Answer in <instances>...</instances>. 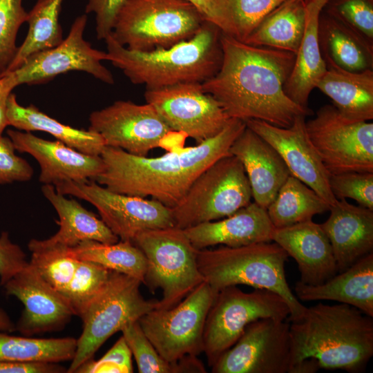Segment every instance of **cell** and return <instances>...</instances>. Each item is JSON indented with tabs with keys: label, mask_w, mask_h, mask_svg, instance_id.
Wrapping results in <instances>:
<instances>
[{
	"label": "cell",
	"mask_w": 373,
	"mask_h": 373,
	"mask_svg": "<svg viewBox=\"0 0 373 373\" xmlns=\"http://www.w3.org/2000/svg\"><path fill=\"white\" fill-rule=\"evenodd\" d=\"M294 291L303 301H336L373 317V252L322 284L309 285L299 280Z\"/></svg>",
	"instance_id": "484cf974"
},
{
	"label": "cell",
	"mask_w": 373,
	"mask_h": 373,
	"mask_svg": "<svg viewBox=\"0 0 373 373\" xmlns=\"http://www.w3.org/2000/svg\"><path fill=\"white\" fill-rule=\"evenodd\" d=\"M329 184L335 198H350L373 210V173L347 172L330 175Z\"/></svg>",
	"instance_id": "b9f144b4"
},
{
	"label": "cell",
	"mask_w": 373,
	"mask_h": 373,
	"mask_svg": "<svg viewBox=\"0 0 373 373\" xmlns=\"http://www.w3.org/2000/svg\"><path fill=\"white\" fill-rule=\"evenodd\" d=\"M221 30L204 21L191 38L171 47L132 50L110 34L105 39L107 61L134 84L155 89L181 83H203L219 70L222 61Z\"/></svg>",
	"instance_id": "277c9868"
},
{
	"label": "cell",
	"mask_w": 373,
	"mask_h": 373,
	"mask_svg": "<svg viewBox=\"0 0 373 373\" xmlns=\"http://www.w3.org/2000/svg\"><path fill=\"white\" fill-rule=\"evenodd\" d=\"M220 42L221 66L202 86L230 118L288 128L296 117L311 115L309 108L294 103L284 90L294 53L249 45L222 32Z\"/></svg>",
	"instance_id": "6da1fadb"
},
{
	"label": "cell",
	"mask_w": 373,
	"mask_h": 373,
	"mask_svg": "<svg viewBox=\"0 0 373 373\" xmlns=\"http://www.w3.org/2000/svg\"><path fill=\"white\" fill-rule=\"evenodd\" d=\"M204 21L186 0H124L111 34L128 49L151 51L191 38Z\"/></svg>",
	"instance_id": "8992f818"
},
{
	"label": "cell",
	"mask_w": 373,
	"mask_h": 373,
	"mask_svg": "<svg viewBox=\"0 0 373 373\" xmlns=\"http://www.w3.org/2000/svg\"><path fill=\"white\" fill-rule=\"evenodd\" d=\"M306 3L307 2H309V1H325V2H327L329 0H304Z\"/></svg>",
	"instance_id": "db71d44e"
},
{
	"label": "cell",
	"mask_w": 373,
	"mask_h": 373,
	"mask_svg": "<svg viewBox=\"0 0 373 373\" xmlns=\"http://www.w3.org/2000/svg\"><path fill=\"white\" fill-rule=\"evenodd\" d=\"M73 337L35 338L0 331V361L59 363L72 361L77 349Z\"/></svg>",
	"instance_id": "e575fe53"
},
{
	"label": "cell",
	"mask_w": 373,
	"mask_h": 373,
	"mask_svg": "<svg viewBox=\"0 0 373 373\" xmlns=\"http://www.w3.org/2000/svg\"><path fill=\"white\" fill-rule=\"evenodd\" d=\"M66 370L57 363L0 361V373H60Z\"/></svg>",
	"instance_id": "7dc6e473"
},
{
	"label": "cell",
	"mask_w": 373,
	"mask_h": 373,
	"mask_svg": "<svg viewBox=\"0 0 373 373\" xmlns=\"http://www.w3.org/2000/svg\"><path fill=\"white\" fill-rule=\"evenodd\" d=\"M140 373H176L175 363H169L148 339L138 321L126 324L121 330Z\"/></svg>",
	"instance_id": "ab89813d"
},
{
	"label": "cell",
	"mask_w": 373,
	"mask_h": 373,
	"mask_svg": "<svg viewBox=\"0 0 373 373\" xmlns=\"http://www.w3.org/2000/svg\"><path fill=\"white\" fill-rule=\"evenodd\" d=\"M216 291L203 281L170 309L155 308L138 322L159 354L173 363L203 352V330Z\"/></svg>",
	"instance_id": "8fae6325"
},
{
	"label": "cell",
	"mask_w": 373,
	"mask_h": 373,
	"mask_svg": "<svg viewBox=\"0 0 373 373\" xmlns=\"http://www.w3.org/2000/svg\"><path fill=\"white\" fill-rule=\"evenodd\" d=\"M321 224L331 243L338 272L373 252V210L339 199Z\"/></svg>",
	"instance_id": "603a6c76"
},
{
	"label": "cell",
	"mask_w": 373,
	"mask_h": 373,
	"mask_svg": "<svg viewBox=\"0 0 373 373\" xmlns=\"http://www.w3.org/2000/svg\"><path fill=\"white\" fill-rule=\"evenodd\" d=\"M141 284L138 279L111 271L108 280L80 318L83 330L67 372L74 373L82 363L93 358L113 334L156 308L157 300H147L142 295Z\"/></svg>",
	"instance_id": "ba28073f"
},
{
	"label": "cell",
	"mask_w": 373,
	"mask_h": 373,
	"mask_svg": "<svg viewBox=\"0 0 373 373\" xmlns=\"http://www.w3.org/2000/svg\"><path fill=\"white\" fill-rule=\"evenodd\" d=\"M132 354L123 336L98 361L90 358L82 363L75 373L133 372Z\"/></svg>",
	"instance_id": "7bdbcfd3"
},
{
	"label": "cell",
	"mask_w": 373,
	"mask_h": 373,
	"mask_svg": "<svg viewBox=\"0 0 373 373\" xmlns=\"http://www.w3.org/2000/svg\"><path fill=\"white\" fill-rule=\"evenodd\" d=\"M272 241L296 260L300 281L305 284L318 285L338 273L329 238L321 224L312 220L275 228Z\"/></svg>",
	"instance_id": "44dd1931"
},
{
	"label": "cell",
	"mask_w": 373,
	"mask_h": 373,
	"mask_svg": "<svg viewBox=\"0 0 373 373\" xmlns=\"http://www.w3.org/2000/svg\"><path fill=\"white\" fill-rule=\"evenodd\" d=\"M289 256L274 241L248 245L198 251L197 265L204 278L216 291L232 285H246L274 291L287 302V321L298 320L305 312L288 285L285 266Z\"/></svg>",
	"instance_id": "5b68a950"
},
{
	"label": "cell",
	"mask_w": 373,
	"mask_h": 373,
	"mask_svg": "<svg viewBox=\"0 0 373 373\" xmlns=\"http://www.w3.org/2000/svg\"><path fill=\"white\" fill-rule=\"evenodd\" d=\"M28 247L32 253L29 262L64 296L75 274L78 259L68 255L66 247H39L29 244Z\"/></svg>",
	"instance_id": "8d00e7d4"
},
{
	"label": "cell",
	"mask_w": 373,
	"mask_h": 373,
	"mask_svg": "<svg viewBox=\"0 0 373 373\" xmlns=\"http://www.w3.org/2000/svg\"><path fill=\"white\" fill-rule=\"evenodd\" d=\"M144 98L173 131L198 144L218 134L231 119L219 102L204 91L202 83L146 89Z\"/></svg>",
	"instance_id": "2e32d148"
},
{
	"label": "cell",
	"mask_w": 373,
	"mask_h": 373,
	"mask_svg": "<svg viewBox=\"0 0 373 373\" xmlns=\"http://www.w3.org/2000/svg\"><path fill=\"white\" fill-rule=\"evenodd\" d=\"M320 368L321 367L316 359L308 358L294 365L289 373H314Z\"/></svg>",
	"instance_id": "816d5d0a"
},
{
	"label": "cell",
	"mask_w": 373,
	"mask_h": 373,
	"mask_svg": "<svg viewBox=\"0 0 373 373\" xmlns=\"http://www.w3.org/2000/svg\"><path fill=\"white\" fill-rule=\"evenodd\" d=\"M307 135L329 175L373 173V123L352 121L334 105L321 107L305 122Z\"/></svg>",
	"instance_id": "7c38bea8"
},
{
	"label": "cell",
	"mask_w": 373,
	"mask_h": 373,
	"mask_svg": "<svg viewBox=\"0 0 373 373\" xmlns=\"http://www.w3.org/2000/svg\"><path fill=\"white\" fill-rule=\"evenodd\" d=\"M64 195L87 201L119 240L133 242L141 232L173 227L172 209L154 200L112 191L95 181H68L54 186Z\"/></svg>",
	"instance_id": "5bb4252c"
},
{
	"label": "cell",
	"mask_w": 373,
	"mask_h": 373,
	"mask_svg": "<svg viewBox=\"0 0 373 373\" xmlns=\"http://www.w3.org/2000/svg\"><path fill=\"white\" fill-rule=\"evenodd\" d=\"M16 330L15 325L12 323L9 315L0 307V331L12 332Z\"/></svg>",
	"instance_id": "f5cc1de1"
},
{
	"label": "cell",
	"mask_w": 373,
	"mask_h": 373,
	"mask_svg": "<svg viewBox=\"0 0 373 373\" xmlns=\"http://www.w3.org/2000/svg\"><path fill=\"white\" fill-rule=\"evenodd\" d=\"M7 135L16 151L26 153L37 161L39 181L44 184L93 180L104 170L100 155L82 153L59 140H44L19 130L9 129Z\"/></svg>",
	"instance_id": "ffe728a7"
},
{
	"label": "cell",
	"mask_w": 373,
	"mask_h": 373,
	"mask_svg": "<svg viewBox=\"0 0 373 373\" xmlns=\"http://www.w3.org/2000/svg\"><path fill=\"white\" fill-rule=\"evenodd\" d=\"M326 2L314 1L306 3L305 29L291 71L284 85L287 97L304 108L312 90L327 70L318 38L320 14Z\"/></svg>",
	"instance_id": "4316f807"
},
{
	"label": "cell",
	"mask_w": 373,
	"mask_h": 373,
	"mask_svg": "<svg viewBox=\"0 0 373 373\" xmlns=\"http://www.w3.org/2000/svg\"><path fill=\"white\" fill-rule=\"evenodd\" d=\"M88 129L97 133L105 145L121 149L137 156H147L153 149L171 151L169 140L184 141L182 134L173 131L150 104H137L118 100L92 112Z\"/></svg>",
	"instance_id": "4fadbf2b"
},
{
	"label": "cell",
	"mask_w": 373,
	"mask_h": 373,
	"mask_svg": "<svg viewBox=\"0 0 373 373\" xmlns=\"http://www.w3.org/2000/svg\"><path fill=\"white\" fill-rule=\"evenodd\" d=\"M3 286L24 307L15 327L25 336L59 331L75 315L67 299L29 262Z\"/></svg>",
	"instance_id": "d6986e66"
},
{
	"label": "cell",
	"mask_w": 373,
	"mask_h": 373,
	"mask_svg": "<svg viewBox=\"0 0 373 373\" xmlns=\"http://www.w3.org/2000/svg\"><path fill=\"white\" fill-rule=\"evenodd\" d=\"M305 117L304 115L296 117L288 128L278 127L258 119L245 122L278 152L291 175L312 189L331 207L338 199L329 186L330 175L307 135Z\"/></svg>",
	"instance_id": "ac0fdd59"
},
{
	"label": "cell",
	"mask_w": 373,
	"mask_h": 373,
	"mask_svg": "<svg viewBox=\"0 0 373 373\" xmlns=\"http://www.w3.org/2000/svg\"><path fill=\"white\" fill-rule=\"evenodd\" d=\"M41 191L59 216L58 231L46 240L32 239L29 245L39 247H73L86 240L106 244L119 240L102 219L86 209L76 200L57 192L53 185L44 184Z\"/></svg>",
	"instance_id": "d4e9b609"
},
{
	"label": "cell",
	"mask_w": 373,
	"mask_h": 373,
	"mask_svg": "<svg viewBox=\"0 0 373 373\" xmlns=\"http://www.w3.org/2000/svg\"><path fill=\"white\" fill-rule=\"evenodd\" d=\"M318 38L327 67L350 72L373 70V46L323 10Z\"/></svg>",
	"instance_id": "f1b7e54d"
},
{
	"label": "cell",
	"mask_w": 373,
	"mask_h": 373,
	"mask_svg": "<svg viewBox=\"0 0 373 373\" xmlns=\"http://www.w3.org/2000/svg\"><path fill=\"white\" fill-rule=\"evenodd\" d=\"M6 115L8 126L26 132L49 133L57 140L86 154L100 155L106 146L103 138L97 133L61 123L33 104L23 106L19 104L12 93L8 98Z\"/></svg>",
	"instance_id": "f546056e"
},
{
	"label": "cell",
	"mask_w": 373,
	"mask_h": 373,
	"mask_svg": "<svg viewBox=\"0 0 373 373\" xmlns=\"http://www.w3.org/2000/svg\"><path fill=\"white\" fill-rule=\"evenodd\" d=\"M87 20V14L78 16L59 44L32 54L10 72L17 85L45 84L70 71L84 72L104 83L113 84L112 73L102 64L107 61L106 52L94 48L84 38Z\"/></svg>",
	"instance_id": "e0dca14e"
},
{
	"label": "cell",
	"mask_w": 373,
	"mask_h": 373,
	"mask_svg": "<svg viewBox=\"0 0 373 373\" xmlns=\"http://www.w3.org/2000/svg\"><path fill=\"white\" fill-rule=\"evenodd\" d=\"M86 14L93 13L98 39H105L111 32L116 16L124 0H86Z\"/></svg>",
	"instance_id": "bcb514c9"
},
{
	"label": "cell",
	"mask_w": 373,
	"mask_h": 373,
	"mask_svg": "<svg viewBox=\"0 0 373 373\" xmlns=\"http://www.w3.org/2000/svg\"><path fill=\"white\" fill-rule=\"evenodd\" d=\"M191 3L201 14L204 20L220 29L222 22V0H186Z\"/></svg>",
	"instance_id": "681fc988"
},
{
	"label": "cell",
	"mask_w": 373,
	"mask_h": 373,
	"mask_svg": "<svg viewBox=\"0 0 373 373\" xmlns=\"http://www.w3.org/2000/svg\"><path fill=\"white\" fill-rule=\"evenodd\" d=\"M330 205L316 192L290 175L267 209L275 228H282L310 220L329 211Z\"/></svg>",
	"instance_id": "1f68e13d"
},
{
	"label": "cell",
	"mask_w": 373,
	"mask_h": 373,
	"mask_svg": "<svg viewBox=\"0 0 373 373\" xmlns=\"http://www.w3.org/2000/svg\"><path fill=\"white\" fill-rule=\"evenodd\" d=\"M230 154L242 162L254 202L267 209L291 175L278 152L247 126L234 140Z\"/></svg>",
	"instance_id": "7402d4cb"
},
{
	"label": "cell",
	"mask_w": 373,
	"mask_h": 373,
	"mask_svg": "<svg viewBox=\"0 0 373 373\" xmlns=\"http://www.w3.org/2000/svg\"><path fill=\"white\" fill-rule=\"evenodd\" d=\"M197 356L185 355L176 361L177 373L206 372L204 365L197 358Z\"/></svg>",
	"instance_id": "f907efd6"
},
{
	"label": "cell",
	"mask_w": 373,
	"mask_h": 373,
	"mask_svg": "<svg viewBox=\"0 0 373 373\" xmlns=\"http://www.w3.org/2000/svg\"><path fill=\"white\" fill-rule=\"evenodd\" d=\"M22 1L0 0V77L6 73L15 57L17 33L27 20L28 12Z\"/></svg>",
	"instance_id": "60d3db41"
},
{
	"label": "cell",
	"mask_w": 373,
	"mask_h": 373,
	"mask_svg": "<svg viewBox=\"0 0 373 373\" xmlns=\"http://www.w3.org/2000/svg\"><path fill=\"white\" fill-rule=\"evenodd\" d=\"M287 319L250 323L237 341L211 367L213 373H289L291 341Z\"/></svg>",
	"instance_id": "9a60e30c"
},
{
	"label": "cell",
	"mask_w": 373,
	"mask_h": 373,
	"mask_svg": "<svg viewBox=\"0 0 373 373\" xmlns=\"http://www.w3.org/2000/svg\"><path fill=\"white\" fill-rule=\"evenodd\" d=\"M10 137L0 136V184L27 182L33 175V169L23 158L15 153Z\"/></svg>",
	"instance_id": "ee69618b"
},
{
	"label": "cell",
	"mask_w": 373,
	"mask_h": 373,
	"mask_svg": "<svg viewBox=\"0 0 373 373\" xmlns=\"http://www.w3.org/2000/svg\"><path fill=\"white\" fill-rule=\"evenodd\" d=\"M63 1L37 0L30 11L28 12L26 37L18 47L15 57L5 74L16 70L32 54L54 47L63 40L62 28L59 21Z\"/></svg>",
	"instance_id": "d6a6232c"
},
{
	"label": "cell",
	"mask_w": 373,
	"mask_h": 373,
	"mask_svg": "<svg viewBox=\"0 0 373 373\" xmlns=\"http://www.w3.org/2000/svg\"><path fill=\"white\" fill-rule=\"evenodd\" d=\"M18 86L15 77L12 73L0 77V136L8 126L7 120V105L8 98L15 88Z\"/></svg>",
	"instance_id": "c3c4849f"
},
{
	"label": "cell",
	"mask_w": 373,
	"mask_h": 373,
	"mask_svg": "<svg viewBox=\"0 0 373 373\" xmlns=\"http://www.w3.org/2000/svg\"><path fill=\"white\" fill-rule=\"evenodd\" d=\"M289 332L290 369L313 358L321 368L358 373L373 356V317L347 304L307 307L300 318L291 322Z\"/></svg>",
	"instance_id": "3957f363"
},
{
	"label": "cell",
	"mask_w": 373,
	"mask_h": 373,
	"mask_svg": "<svg viewBox=\"0 0 373 373\" xmlns=\"http://www.w3.org/2000/svg\"><path fill=\"white\" fill-rule=\"evenodd\" d=\"M250 184L240 160L230 154L207 168L172 209L174 227L185 229L227 217L251 203Z\"/></svg>",
	"instance_id": "9c48e42d"
},
{
	"label": "cell",
	"mask_w": 373,
	"mask_h": 373,
	"mask_svg": "<svg viewBox=\"0 0 373 373\" xmlns=\"http://www.w3.org/2000/svg\"><path fill=\"white\" fill-rule=\"evenodd\" d=\"M316 88L332 100L345 118L352 121L373 119V70L350 72L327 67Z\"/></svg>",
	"instance_id": "83f0119b"
},
{
	"label": "cell",
	"mask_w": 373,
	"mask_h": 373,
	"mask_svg": "<svg viewBox=\"0 0 373 373\" xmlns=\"http://www.w3.org/2000/svg\"><path fill=\"white\" fill-rule=\"evenodd\" d=\"M285 0H222L220 30L244 42L262 19Z\"/></svg>",
	"instance_id": "d590c367"
},
{
	"label": "cell",
	"mask_w": 373,
	"mask_h": 373,
	"mask_svg": "<svg viewBox=\"0 0 373 373\" xmlns=\"http://www.w3.org/2000/svg\"><path fill=\"white\" fill-rule=\"evenodd\" d=\"M274 229L267 209L254 202L224 219L183 230L193 246L200 250L217 245L237 247L270 242Z\"/></svg>",
	"instance_id": "cb8c5ba5"
},
{
	"label": "cell",
	"mask_w": 373,
	"mask_h": 373,
	"mask_svg": "<svg viewBox=\"0 0 373 373\" xmlns=\"http://www.w3.org/2000/svg\"><path fill=\"white\" fill-rule=\"evenodd\" d=\"M146 258L144 284L153 293L160 289L156 308L170 309L204 281L196 249L183 229L175 227L140 233L132 242Z\"/></svg>",
	"instance_id": "52a82bcc"
},
{
	"label": "cell",
	"mask_w": 373,
	"mask_h": 373,
	"mask_svg": "<svg viewBox=\"0 0 373 373\" xmlns=\"http://www.w3.org/2000/svg\"><path fill=\"white\" fill-rule=\"evenodd\" d=\"M305 24L306 2L304 0H285L262 19L244 42L296 54L304 35Z\"/></svg>",
	"instance_id": "4dcf8cb0"
},
{
	"label": "cell",
	"mask_w": 373,
	"mask_h": 373,
	"mask_svg": "<svg viewBox=\"0 0 373 373\" xmlns=\"http://www.w3.org/2000/svg\"><path fill=\"white\" fill-rule=\"evenodd\" d=\"M289 307L279 294L263 289L245 292L236 285L217 291L203 330V352L211 367L251 322L263 318L287 319Z\"/></svg>",
	"instance_id": "30bf717a"
},
{
	"label": "cell",
	"mask_w": 373,
	"mask_h": 373,
	"mask_svg": "<svg viewBox=\"0 0 373 373\" xmlns=\"http://www.w3.org/2000/svg\"><path fill=\"white\" fill-rule=\"evenodd\" d=\"M323 10L373 46V0H329Z\"/></svg>",
	"instance_id": "f35d334b"
},
{
	"label": "cell",
	"mask_w": 373,
	"mask_h": 373,
	"mask_svg": "<svg viewBox=\"0 0 373 373\" xmlns=\"http://www.w3.org/2000/svg\"><path fill=\"white\" fill-rule=\"evenodd\" d=\"M28 262L22 249L14 243L8 232L0 235V283L3 285Z\"/></svg>",
	"instance_id": "f6af8a7d"
},
{
	"label": "cell",
	"mask_w": 373,
	"mask_h": 373,
	"mask_svg": "<svg viewBox=\"0 0 373 373\" xmlns=\"http://www.w3.org/2000/svg\"><path fill=\"white\" fill-rule=\"evenodd\" d=\"M111 272L100 265L78 260L73 278L64 294L75 316H82L108 280Z\"/></svg>",
	"instance_id": "74e56055"
},
{
	"label": "cell",
	"mask_w": 373,
	"mask_h": 373,
	"mask_svg": "<svg viewBox=\"0 0 373 373\" xmlns=\"http://www.w3.org/2000/svg\"><path fill=\"white\" fill-rule=\"evenodd\" d=\"M66 251L76 259L93 262L144 283L146 258L132 242L119 240L115 243L106 244L86 240L75 247L67 248Z\"/></svg>",
	"instance_id": "836d02e7"
},
{
	"label": "cell",
	"mask_w": 373,
	"mask_h": 373,
	"mask_svg": "<svg viewBox=\"0 0 373 373\" xmlns=\"http://www.w3.org/2000/svg\"><path fill=\"white\" fill-rule=\"evenodd\" d=\"M245 127L244 121L231 118L214 137L196 146L173 149L156 157L137 156L106 146L100 155L104 170L93 180L112 191L151 197L173 208L207 168L230 155L231 146Z\"/></svg>",
	"instance_id": "7a4b0ae2"
}]
</instances>
